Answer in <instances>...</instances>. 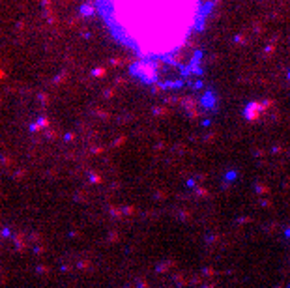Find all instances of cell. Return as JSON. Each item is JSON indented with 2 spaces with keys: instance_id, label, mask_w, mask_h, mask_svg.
Segmentation results:
<instances>
[{
  "instance_id": "1",
  "label": "cell",
  "mask_w": 290,
  "mask_h": 288,
  "mask_svg": "<svg viewBox=\"0 0 290 288\" xmlns=\"http://www.w3.org/2000/svg\"><path fill=\"white\" fill-rule=\"evenodd\" d=\"M116 41L144 60L167 58L189 43L204 19L202 0H96Z\"/></svg>"
}]
</instances>
